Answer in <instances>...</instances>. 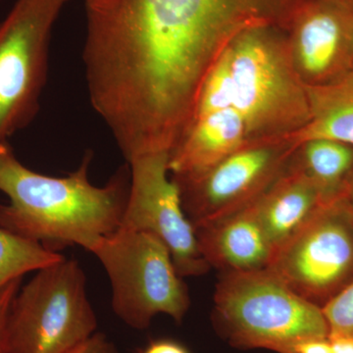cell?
Masks as SVG:
<instances>
[{"instance_id":"obj_21","label":"cell","mask_w":353,"mask_h":353,"mask_svg":"<svg viewBox=\"0 0 353 353\" xmlns=\"http://www.w3.org/2000/svg\"><path fill=\"white\" fill-rule=\"evenodd\" d=\"M141 353H190L185 345L171 339H158L150 341Z\"/></svg>"},{"instance_id":"obj_3","label":"cell","mask_w":353,"mask_h":353,"mask_svg":"<svg viewBox=\"0 0 353 353\" xmlns=\"http://www.w3.org/2000/svg\"><path fill=\"white\" fill-rule=\"evenodd\" d=\"M226 108L245 119L250 143L289 138L307 124V90L290 62L285 28H248L221 51L204 77L190 118Z\"/></svg>"},{"instance_id":"obj_13","label":"cell","mask_w":353,"mask_h":353,"mask_svg":"<svg viewBox=\"0 0 353 353\" xmlns=\"http://www.w3.org/2000/svg\"><path fill=\"white\" fill-rule=\"evenodd\" d=\"M250 143L241 114L220 109L190 118L169 153L172 176L199 175Z\"/></svg>"},{"instance_id":"obj_20","label":"cell","mask_w":353,"mask_h":353,"mask_svg":"<svg viewBox=\"0 0 353 353\" xmlns=\"http://www.w3.org/2000/svg\"><path fill=\"white\" fill-rule=\"evenodd\" d=\"M72 353H119V352L105 334L95 333Z\"/></svg>"},{"instance_id":"obj_12","label":"cell","mask_w":353,"mask_h":353,"mask_svg":"<svg viewBox=\"0 0 353 353\" xmlns=\"http://www.w3.org/2000/svg\"><path fill=\"white\" fill-rule=\"evenodd\" d=\"M194 228L202 256L221 273L262 270L270 266L275 255L254 201L226 217Z\"/></svg>"},{"instance_id":"obj_24","label":"cell","mask_w":353,"mask_h":353,"mask_svg":"<svg viewBox=\"0 0 353 353\" xmlns=\"http://www.w3.org/2000/svg\"><path fill=\"white\" fill-rule=\"evenodd\" d=\"M345 201H347L348 206L352 209L353 213V174L348 181L347 188H345V194H343Z\"/></svg>"},{"instance_id":"obj_25","label":"cell","mask_w":353,"mask_h":353,"mask_svg":"<svg viewBox=\"0 0 353 353\" xmlns=\"http://www.w3.org/2000/svg\"><path fill=\"white\" fill-rule=\"evenodd\" d=\"M340 1L345 2V3L350 4L353 6V0H340Z\"/></svg>"},{"instance_id":"obj_8","label":"cell","mask_w":353,"mask_h":353,"mask_svg":"<svg viewBox=\"0 0 353 353\" xmlns=\"http://www.w3.org/2000/svg\"><path fill=\"white\" fill-rule=\"evenodd\" d=\"M268 268L321 308L352 284L353 213L345 197L323 204Z\"/></svg>"},{"instance_id":"obj_9","label":"cell","mask_w":353,"mask_h":353,"mask_svg":"<svg viewBox=\"0 0 353 353\" xmlns=\"http://www.w3.org/2000/svg\"><path fill=\"white\" fill-rule=\"evenodd\" d=\"M296 148L289 138L264 139L248 143L199 175L171 176L185 215L196 226L250 205L282 175Z\"/></svg>"},{"instance_id":"obj_6","label":"cell","mask_w":353,"mask_h":353,"mask_svg":"<svg viewBox=\"0 0 353 353\" xmlns=\"http://www.w3.org/2000/svg\"><path fill=\"white\" fill-rule=\"evenodd\" d=\"M90 252L103 265L112 288L114 313L128 326L143 331L159 314L183 322L190 306L189 289L157 236L119 228Z\"/></svg>"},{"instance_id":"obj_7","label":"cell","mask_w":353,"mask_h":353,"mask_svg":"<svg viewBox=\"0 0 353 353\" xmlns=\"http://www.w3.org/2000/svg\"><path fill=\"white\" fill-rule=\"evenodd\" d=\"M70 0H17L0 21V145L38 115L51 34Z\"/></svg>"},{"instance_id":"obj_16","label":"cell","mask_w":353,"mask_h":353,"mask_svg":"<svg viewBox=\"0 0 353 353\" xmlns=\"http://www.w3.org/2000/svg\"><path fill=\"white\" fill-rule=\"evenodd\" d=\"M308 176L326 202L341 197L353 174V145L329 139H312L296 146L290 159Z\"/></svg>"},{"instance_id":"obj_18","label":"cell","mask_w":353,"mask_h":353,"mask_svg":"<svg viewBox=\"0 0 353 353\" xmlns=\"http://www.w3.org/2000/svg\"><path fill=\"white\" fill-rule=\"evenodd\" d=\"M329 327V336L353 339V282L322 307Z\"/></svg>"},{"instance_id":"obj_11","label":"cell","mask_w":353,"mask_h":353,"mask_svg":"<svg viewBox=\"0 0 353 353\" xmlns=\"http://www.w3.org/2000/svg\"><path fill=\"white\" fill-rule=\"evenodd\" d=\"M290 62L305 87H324L353 73V6L304 0L287 30Z\"/></svg>"},{"instance_id":"obj_14","label":"cell","mask_w":353,"mask_h":353,"mask_svg":"<svg viewBox=\"0 0 353 353\" xmlns=\"http://www.w3.org/2000/svg\"><path fill=\"white\" fill-rule=\"evenodd\" d=\"M324 203L326 201L315 183L289 162L282 175L254 201L275 254Z\"/></svg>"},{"instance_id":"obj_5","label":"cell","mask_w":353,"mask_h":353,"mask_svg":"<svg viewBox=\"0 0 353 353\" xmlns=\"http://www.w3.org/2000/svg\"><path fill=\"white\" fill-rule=\"evenodd\" d=\"M87 277L75 259L36 272L9 310V353H72L97 333Z\"/></svg>"},{"instance_id":"obj_15","label":"cell","mask_w":353,"mask_h":353,"mask_svg":"<svg viewBox=\"0 0 353 353\" xmlns=\"http://www.w3.org/2000/svg\"><path fill=\"white\" fill-rule=\"evenodd\" d=\"M310 120L289 137L296 146L312 139H329L353 145V73L324 87H306Z\"/></svg>"},{"instance_id":"obj_10","label":"cell","mask_w":353,"mask_h":353,"mask_svg":"<svg viewBox=\"0 0 353 353\" xmlns=\"http://www.w3.org/2000/svg\"><path fill=\"white\" fill-rule=\"evenodd\" d=\"M169 153H148L128 162L131 188L119 228L159 239L181 277L205 275L210 266L199 252L194 225L183 211L180 189L169 171Z\"/></svg>"},{"instance_id":"obj_17","label":"cell","mask_w":353,"mask_h":353,"mask_svg":"<svg viewBox=\"0 0 353 353\" xmlns=\"http://www.w3.org/2000/svg\"><path fill=\"white\" fill-rule=\"evenodd\" d=\"M34 241L26 240L0 227V290L26 274L37 272L63 259Z\"/></svg>"},{"instance_id":"obj_22","label":"cell","mask_w":353,"mask_h":353,"mask_svg":"<svg viewBox=\"0 0 353 353\" xmlns=\"http://www.w3.org/2000/svg\"><path fill=\"white\" fill-rule=\"evenodd\" d=\"M292 353H333V347L329 338L311 339L296 345Z\"/></svg>"},{"instance_id":"obj_4","label":"cell","mask_w":353,"mask_h":353,"mask_svg":"<svg viewBox=\"0 0 353 353\" xmlns=\"http://www.w3.org/2000/svg\"><path fill=\"white\" fill-rule=\"evenodd\" d=\"M213 301L215 331L239 350L292 353L301 341L329 338L322 308L269 268L221 273Z\"/></svg>"},{"instance_id":"obj_19","label":"cell","mask_w":353,"mask_h":353,"mask_svg":"<svg viewBox=\"0 0 353 353\" xmlns=\"http://www.w3.org/2000/svg\"><path fill=\"white\" fill-rule=\"evenodd\" d=\"M21 280L14 281L0 290V353H9L7 340V320L14 297L20 289Z\"/></svg>"},{"instance_id":"obj_1","label":"cell","mask_w":353,"mask_h":353,"mask_svg":"<svg viewBox=\"0 0 353 353\" xmlns=\"http://www.w3.org/2000/svg\"><path fill=\"white\" fill-rule=\"evenodd\" d=\"M283 9L284 0H85L88 95L125 160L170 152L225 46L276 24Z\"/></svg>"},{"instance_id":"obj_2","label":"cell","mask_w":353,"mask_h":353,"mask_svg":"<svg viewBox=\"0 0 353 353\" xmlns=\"http://www.w3.org/2000/svg\"><path fill=\"white\" fill-rule=\"evenodd\" d=\"M88 152L77 170L65 176L43 175L21 163L10 143L0 145V227L50 252L80 245L90 252L119 229L126 210L131 169L122 165L103 187L90 183Z\"/></svg>"},{"instance_id":"obj_23","label":"cell","mask_w":353,"mask_h":353,"mask_svg":"<svg viewBox=\"0 0 353 353\" xmlns=\"http://www.w3.org/2000/svg\"><path fill=\"white\" fill-rule=\"evenodd\" d=\"M329 339L333 353H353V339L341 336H331Z\"/></svg>"}]
</instances>
